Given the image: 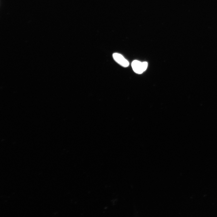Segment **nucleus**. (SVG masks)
Masks as SVG:
<instances>
[{"label":"nucleus","mask_w":217,"mask_h":217,"mask_svg":"<svg viewBox=\"0 0 217 217\" xmlns=\"http://www.w3.org/2000/svg\"><path fill=\"white\" fill-rule=\"evenodd\" d=\"M114 60L121 66L127 67L129 65V62L121 54L115 53L113 54Z\"/></svg>","instance_id":"obj_2"},{"label":"nucleus","mask_w":217,"mask_h":217,"mask_svg":"<svg viewBox=\"0 0 217 217\" xmlns=\"http://www.w3.org/2000/svg\"><path fill=\"white\" fill-rule=\"evenodd\" d=\"M131 66L135 72L138 74H141L146 69L148 63L146 62H141L135 60L132 62Z\"/></svg>","instance_id":"obj_1"}]
</instances>
